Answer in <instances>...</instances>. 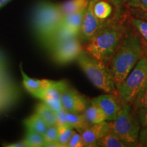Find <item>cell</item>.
<instances>
[{"label": "cell", "mask_w": 147, "mask_h": 147, "mask_svg": "<svg viewBox=\"0 0 147 147\" xmlns=\"http://www.w3.org/2000/svg\"><path fill=\"white\" fill-rule=\"evenodd\" d=\"M5 146L8 147H27V145L26 144L24 141H21V142H17L14 143H11V144H8L5 145Z\"/></svg>", "instance_id": "obj_34"}, {"label": "cell", "mask_w": 147, "mask_h": 147, "mask_svg": "<svg viewBox=\"0 0 147 147\" xmlns=\"http://www.w3.org/2000/svg\"><path fill=\"white\" fill-rule=\"evenodd\" d=\"M76 61L95 87L107 93L117 94L113 73L106 63L92 57L84 51L79 55Z\"/></svg>", "instance_id": "obj_4"}, {"label": "cell", "mask_w": 147, "mask_h": 147, "mask_svg": "<svg viewBox=\"0 0 147 147\" xmlns=\"http://www.w3.org/2000/svg\"><path fill=\"white\" fill-rule=\"evenodd\" d=\"M10 0H0V9H1L3 5L7 4Z\"/></svg>", "instance_id": "obj_35"}, {"label": "cell", "mask_w": 147, "mask_h": 147, "mask_svg": "<svg viewBox=\"0 0 147 147\" xmlns=\"http://www.w3.org/2000/svg\"><path fill=\"white\" fill-rule=\"evenodd\" d=\"M113 8L109 3L104 0H97L93 6V12L98 19L104 21L109 17Z\"/></svg>", "instance_id": "obj_22"}, {"label": "cell", "mask_w": 147, "mask_h": 147, "mask_svg": "<svg viewBox=\"0 0 147 147\" xmlns=\"http://www.w3.org/2000/svg\"><path fill=\"white\" fill-rule=\"evenodd\" d=\"M84 144L82 141L81 134L79 132H76L74 131L70 140H69L67 147H83Z\"/></svg>", "instance_id": "obj_28"}, {"label": "cell", "mask_w": 147, "mask_h": 147, "mask_svg": "<svg viewBox=\"0 0 147 147\" xmlns=\"http://www.w3.org/2000/svg\"><path fill=\"white\" fill-rule=\"evenodd\" d=\"M110 132L109 121H105L85 129L81 133L84 146H97V141Z\"/></svg>", "instance_id": "obj_12"}, {"label": "cell", "mask_w": 147, "mask_h": 147, "mask_svg": "<svg viewBox=\"0 0 147 147\" xmlns=\"http://www.w3.org/2000/svg\"><path fill=\"white\" fill-rule=\"evenodd\" d=\"M116 95L113 93L101 95L90 101L91 104H95L102 109L108 121L115 120L122 107L123 103Z\"/></svg>", "instance_id": "obj_10"}, {"label": "cell", "mask_w": 147, "mask_h": 147, "mask_svg": "<svg viewBox=\"0 0 147 147\" xmlns=\"http://www.w3.org/2000/svg\"><path fill=\"white\" fill-rule=\"evenodd\" d=\"M131 4L147 10V0H131Z\"/></svg>", "instance_id": "obj_33"}, {"label": "cell", "mask_w": 147, "mask_h": 147, "mask_svg": "<svg viewBox=\"0 0 147 147\" xmlns=\"http://www.w3.org/2000/svg\"><path fill=\"white\" fill-rule=\"evenodd\" d=\"M97 146L102 147H130L134 146L129 143L125 142L115 134L109 132L97 141Z\"/></svg>", "instance_id": "obj_20"}, {"label": "cell", "mask_w": 147, "mask_h": 147, "mask_svg": "<svg viewBox=\"0 0 147 147\" xmlns=\"http://www.w3.org/2000/svg\"><path fill=\"white\" fill-rule=\"evenodd\" d=\"M66 113L67 111L63 109L61 110L60 111L57 112V126L64 125L67 124V118H66Z\"/></svg>", "instance_id": "obj_32"}, {"label": "cell", "mask_w": 147, "mask_h": 147, "mask_svg": "<svg viewBox=\"0 0 147 147\" xmlns=\"http://www.w3.org/2000/svg\"><path fill=\"white\" fill-rule=\"evenodd\" d=\"M146 57H147V55H146Z\"/></svg>", "instance_id": "obj_36"}, {"label": "cell", "mask_w": 147, "mask_h": 147, "mask_svg": "<svg viewBox=\"0 0 147 147\" xmlns=\"http://www.w3.org/2000/svg\"><path fill=\"white\" fill-rule=\"evenodd\" d=\"M138 121L141 127H147V108H138L136 110Z\"/></svg>", "instance_id": "obj_29"}, {"label": "cell", "mask_w": 147, "mask_h": 147, "mask_svg": "<svg viewBox=\"0 0 147 147\" xmlns=\"http://www.w3.org/2000/svg\"><path fill=\"white\" fill-rule=\"evenodd\" d=\"M83 51L84 47L78 37L61 42L49 50V52L55 63L63 65L76 61Z\"/></svg>", "instance_id": "obj_8"}, {"label": "cell", "mask_w": 147, "mask_h": 147, "mask_svg": "<svg viewBox=\"0 0 147 147\" xmlns=\"http://www.w3.org/2000/svg\"><path fill=\"white\" fill-rule=\"evenodd\" d=\"M45 140V144L49 143L57 142L58 138V127L56 125H55L48 126V127L43 134Z\"/></svg>", "instance_id": "obj_27"}, {"label": "cell", "mask_w": 147, "mask_h": 147, "mask_svg": "<svg viewBox=\"0 0 147 147\" xmlns=\"http://www.w3.org/2000/svg\"><path fill=\"white\" fill-rule=\"evenodd\" d=\"M97 0H90L82 21L80 35L82 39L89 40L102 28V21L98 19L93 12V6Z\"/></svg>", "instance_id": "obj_11"}, {"label": "cell", "mask_w": 147, "mask_h": 147, "mask_svg": "<svg viewBox=\"0 0 147 147\" xmlns=\"http://www.w3.org/2000/svg\"><path fill=\"white\" fill-rule=\"evenodd\" d=\"M131 23L147 43V21L140 18H131Z\"/></svg>", "instance_id": "obj_26"}, {"label": "cell", "mask_w": 147, "mask_h": 147, "mask_svg": "<svg viewBox=\"0 0 147 147\" xmlns=\"http://www.w3.org/2000/svg\"><path fill=\"white\" fill-rule=\"evenodd\" d=\"M21 88L12 78L4 53L0 51V113L16 106L21 98Z\"/></svg>", "instance_id": "obj_6"}, {"label": "cell", "mask_w": 147, "mask_h": 147, "mask_svg": "<svg viewBox=\"0 0 147 147\" xmlns=\"http://www.w3.org/2000/svg\"><path fill=\"white\" fill-rule=\"evenodd\" d=\"M20 69L23 76V87L29 93H30L33 96L42 100L44 90L47 86L48 80L47 79H35L29 77L24 72L22 65H20Z\"/></svg>", "instance_id": "obj_13"}, {"label": "cell", "mask_w": 147, "mask_h": 147, "mask_svg": "<svg viewBox=\"0 0 147 147\" xmlns=\"http://www.w3.org/2000/svg\"><path fill=\"white\" fill-rule=\"evenodd\" d=\"M134 110L138 108H147V82L131 103Z\"/></svg>", "instance_id": "obj_25"}, {"label": "cell", "mask_w": 147, "mask_h": 147, "mask_svg": "<svg viewBox=\"0 0 147 147\" xmlns=\"http://www.w3.org/2000/svg\"><path fill=\"white\" fill-rule=\"evenodd\" d=\"M123 37L122 30L116 26L101 28L87 40L84 51L95 59L107 63L111 61Z\"/></svg>", "instance_id": "obj_3"}, {"label": "cell", "mask_w": 147, "mask_h": 147, "mask_svg": "<svg viewBox=\"0 0 147 147\" xmlns=\"http://www.w3.org/2000/svg\"><path fill=\"white\" fill-rule=\"evenodd\" d=\"M109 123L110 132L134 146H138V140L141 126L131 104L123 103L117 118Z\"/></svg>", "instance_id": "obj_5"}, {"label": "cell", "mask_w": 147, "mask_h": 147, "mask_svg": "<svg viewBox=\"0 0 147 147\" xmlns=\"http://www.w3.org/2000/svg\"><path fill=\"white\" fill-rule=\"evenodd\" d=\"M23 141L26 143L27 147L45 146V140L42 134L34 131H27Z\"/></svg>", "instance_id": "obj_23"}, {"label": "cell", "mask_w": 147, "mask_h": 147, "mask_svg": "<svg viewBox=\"0 0 147 147\" xmlns=\"http://www.w3.org/2000/svg\"><path fill=\"white\" fill-rule=\"evenodd\" d=\"M90 0H67L59 4L63 15H67L86 8Z\"/></svg>", "instance_id": "obj_21"}, {"label": "cell", "mask_w": 147, "mask_h": 147, "mask_svg": "<svg viewBox=\"0 0 147 147\" xmlns=\"http://www.w3.org/2000/svg\"><path fill=\"white\" fill-rule=\"evenodd\" d=\"M83 114L91 126L94 124L100 123L107 121L104 112L100 108L95 104H91V105L88 106Z\"/></svg>", "instance_id": "obj_17"}, {"label": "cell", "mask_w": 147, "mask_h": 147, "mask_svg": "<svg viewBox=\"0 0 147 147\" xmlns=\"http://www.w3.org/2000/svg\"><path fill=\"white\" fill-rule=\"evenodd\" d=\"M36 113L45 121L48 126L57 124V113L44 102L36 106Z\"/></svg>", "instance_id": "obj_19"}, {"label": "cell", "mask_w": 147, "mask_h": 147, "mask_svg": "<svg viewBox=\"0 0 147 147\" xmlns=\"http://www.w3.org/2000/svg\"><path fill=\"white\" fill-rule=\"evenodd\" d=\"M43 102L56 113L63 108L61 99H51V100H45Z\"/></svg>", "instance_id": "obj_30"}, {"label": "cell", "mask_w": 147, "mask_h": 147, "mask_svg": "<svg viewBox=\"0 0 147 147\" xmlns=\"http://www.w3.org/2000/svg\"><path fill=\"white\" fill-rule=\"evenodd\" d=\"M63 109L68 113H83L88 106V102L84 96L76 90L68 86L61 96Z\"/></svg>", "instance_id": "obj_9"}, {"label": "cell", "mask_w": 147, "mask_h": 147, "mask_svg": "<svg viewBox=\"0 0 147 147\" xmlns=\"http://www.w3.org/2000/svg\"><path fill=\"white\" fill-rule=\"evenodd\" d=\"M69 86L65 80H48L47 86L44 90L42 100L45 101L51 99H61L62 93Z\"/></svg>", "instance_id": "obj_14"}, {"label": "cell", "mask_w": 147, "mask_h": 147, "mask_svg": "<svg viewBox=\"0 0 147 147\" xmlns=\"http://www.w3.org/2000/svg\"><path fill=\"white\" fill-rule=\"evenodd\" d=\"M144 54L142 40L137 34L130 32L123 37L110 61L116 86L126 78Z\"/></svg>", "instance_id": "obj_1"}, {"label": "cell", "mask_w": 147, "mask_h": 147, "mask_svg": "<svg viewBox=\"0 0 147 147\" xmlns=\"http://www.w3.org/2000/svg\"><path fill=\"white\" fill-rule=\"evenodd\" d=\"M147 82V57L144 54L125 78L116 86L122 103L131 104Z\"/></svg>", "instance_id": "obj_7"}, {"label": "cell", "mask_w": 147, "mask_h": 147, "mask_svg": "<svg viewBox=\"0 0 147 147\" xmlns=\"http://www.w3.org/2000/svg\"><path fill=\"white\" fill-rule=\"evenodd\" d=\"M58 127V138L57 142L61 147H67L69 140L73 134V128L69 125L57 126Z\"/></svg>", "instance_id": "obj_24"}, {"label": "cell", "mask_w": 147, "mask_h": 147, "mask_svg": "<svg viewBox=\"0 0 147 147\" xmlns=\"http://www.w3.org/2000/svg\"><path fill=\"white\" fill-rule=\"evenodd\" d=\"M66 118H67V124L71 127L76 129L79 133H81L85 129L91 126L83 113H71L67 112Z\"/></svg>", "instance_id": "obj_18"}, {"label": "cell", "mask_w": 147, "mask_h": 147, "mask_svg": "<svg viewBox=\"0 0 147 147\" xmlns=\"http://www.w3.org/2000/svg\"><path fill=\"white\" fill-rule=\"evenodd\" d=\"M87 8L82 9L81 10H79L78 12H74V13L64 15L62 25L69 27L74 32L78 33L80 35L82 21H83L84 16Z\"/></svg>", "instance_id": "obj_15"}, {"label": "cell", "mask_w": 147, "mask_h": 147, "mask_svg": "<svg viewBox=\"0 0 147 147\" xmlns=\"http://www.w3.org/2000/svg\"><path fill=\"white\" fill-rule=\"evenodd\" d=\"M63 14L59 4L40 1L32 13V29L38 41L44 48L61 26Z\"/></svg>", "instance_id": "obj_2"}, {"label": "cell", "mask_w": 147, "mask_h": 147, "mask_svg": "<svg viewBox=\"0 0 147 147\" xmlns=\"http://www.w3.org/2000/svg\"><path fill=\"white\" fill-rule=\"evenodd\" d=\"M138 145L140 146L147 147V127H141L138 140Z\"/></svg>", "instance_id": "obj_31"}, {"label": "cell", "mask_w": 147, "mask_h": 147, "mask_svg": "<svg viewBox=\"0 0 147 147\" xmlns=\"http://www.w3.org/2000/svg\"><path fill=\"white\" fill-rule=\"evenodd\" d=\"M27 131H34L43 135L48 127L47 124L38 114L35 113L23 121Z\"/></svg>", "instance_id": "obj_16"}]
</instances>
